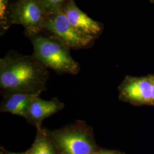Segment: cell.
Returning a JSON list of instances; mask_svg holds the SVG:
<instances>
[{"label":"cell","instance_id":"obj_1","mask_svg":"<svg viewBox=\"0 0 154 154\" xmlns=\"http://www.w3.org/2000/svg\"><path fill=\"white\" fill-rule=\"evenodd\" d=\"M48 69L32 55L11 51L0 59V88L2 96L14 92L39 94L47 90Z\"/></svg>","mask_w":154,"mask_h":154},{"label":"cell","instance_id":"obj_2","mask_svg":"<svg viewBox=\"0 0 154 154\" xmlns=\"http://www.w3.org/2000/svg\"><path fill=\"white\" fill-rule=\"evenodd\" d=\"M26 37L33 46V55L48 69L58 75L78 74L79 64L72 57L71 49L60 39L44 32Z\"/></svg>","mask_w":154,"mask_h":154},{"label":"cell","instance_id":"obj_3","mask_svg":"<svg viewBox=\"0 0 154 154\" xmlns=\"http://www.w3.org/2000/svg\"><path fill=\"white\" fill-rule=\"evenodd\" d=\"M50 138L60 154H93L98 147L94 140L93 128L81 120L50 130Z\"/></svg>","mask_w":154,"mask_h":154},{"label":"cell","instance_id":"obj_4","mask_svg":"<svg viewBox=\"0 0 154 154\" xmlns=\"http://www.w3.org/2000/svg\"><path fill=\"white\" fill-rule=\"evenodd\" d=\"M48 16L40 0H17L9 8L8 28L20 25L25 29V36L41 33L45 32Z\"/></svg>","mask_w":154,"mask_h":154},{"label":"cell","instance_id":"obj_5","mask_svg":"<svg viewBox=\"0 0 154 154\" xmlns=\"http://www.w3.org/2000/svg\"><path fill=\"white\" fill-rule=\"evenodd\" d=\"M45 31L60 39L70 49H88L93 45L95 40L73 27L62 11L48 16Z\"/></svg>","mask_w":154,"mask_h":154},{"label":"cell","instance_id":"obj_6","mask_svg":"<svg viewBox=\"0 0 154 154\" xmlns=\"http://www.w3.org/2000/svg\"><path fill=\"white\" fill-rule=\"evenodd\" d=\"M122 102L135 106H151V75L143 77L127 75L118 88Z\"/></svg>","mask_w":154,"mask_h":154},{"label":"cell","instance_id":"obj_7","mask_svg":"<svg viewBox=\"0 0 154 154\" xmlns=\"http://www.w3.org/2000/svg\"><path fill=\"white\" fill-rule=\"evenodd\" d=\"M62 11L72 26L83 34L96 39L102 33L103 24L92 19L81 11L74 0L69 1Z\"/></svg>","mask_w":154,"mask_h":154},{"label":"cell","instance_id":"obj_8","mask_svg":"<svg viewBox=\"0 0 154 154\" xmlns=\"http://www.w3.org/2000/svg\"><path fill=\"white\" fill-rule=\"evenodd\" d=\"M39 96L35 97L29 106L25 119L37 129L42 128V122L46 118L59 112L65 107L63 102L57 98L45 100Z\"/></svg>","mask_w":154,"mask_h":154},{"label":"cell","instance_id":"obj_9","mask_svg":"<svg viewBox=\"0 0 154 154\" xmlns=\"http://www.w3.org/2000/svg\"><path fill=\"white\" fill-rule=\"evenodd\" d=\"M40 95L24 92L8 94L2 96L3 99L1 103L0 111L25 118L32 101L35 97Z\"/></svg>","mask_w":154,"mask_h":154},{"label":"cell","instance_id":"obj_10","mask_svg":"<svg viewBox=\"0 0 154 154\" xmlns=\"http://www.w3.org/2000/svg\"><path fill=\"white\" fill-rule=\"evenodd\" d=\"M28 152L29 154H60L44 127L37 129L34 142Z\"/></svg>","mask_w":154,"mask_h":154},{"label":"cell","instance_id":"obj_11","mask_svg":"<svg viewBox=\"0 0 154 154\" xmlns=\"http://www.w3.org/2000/svg\"><path fill=\"white\" fill-rule=\"evenodd\" d=\"M12 0H0V35H4L9 29L7 21L9 8L13 3Z\"/></svg>","mask_w":154,"mask_h":154},{"label":"cell","instance_id":"obj_12","mask_svg":"<svg viewBox=\"0 0 154 154\" xmlns=\"http://www.w3.org/2000/svg\"><path fill=\"white\" fill-rule=\"evenodd\" d=\"M69 1L70 0H40L49 16L62 11Z\"/></svg>","mask_w":154,"mask_h":154},{"label":"cell","instance_id":"obj_13","mask_svg":"<svg viewBox=\"0 0 154 154\" xmlns=\"http://www.w3.org/2000/svg\"><path fill=\"white\" fill-rule=\"evenodd\" d=\"M93 154H125L123 152L116 150H110V149H98Z\"/></svg>","mask_w":154,"mask_h":154},{"label":"cell","instance_id":"obj_14","mask_svg":"<svg viewBox=\"0 0 154 154\" xmlns=\"http://www.w3.org/2000/svg\"><path fill=\"white\" fill-rule=\"evenodd\" d=\"M151 77V106H154V74Z\"/></svg>","mask_w":154,"mask_h":154},{"label":"cell","instance_id":"obj_15","mask_svg":"<svg viewBox=\"0 0 154 154\" xmlns=\"http://www.w3.org/2000/svg\"><path fill=\"white\" fill-rule=\"evenodd\" d=\"M8 154H29L28 151L25 152H23V153H9Z\"/></svg>","mask_w":154,"mask_h":154},{"label":"cell","instance_id":"obj_16","mask_svg":"<svg viewBox=\"0 0 154 154\" xmlns=\"http://www.w3.org/2000/svg\"><path fill=\"white\" fill-rule=\"evenodd\" d=\"M149 1L151 4H154V0H149Z\"/></svg>","mask_w":154,"mask_h":154},{"label":"cell","instance_id":"obj_17","mask_svg":"<svg viewBox=\"0 0 154 154\" xmlns=\"http://www.w3.org/2000/svg\"><path fill=\"white\" fill-rule=\"evenodd\" d=\"M1 154H4V153H3V152H1Z\"/></svg>","mask_w":154,"mask_h":154}]
</instances>
